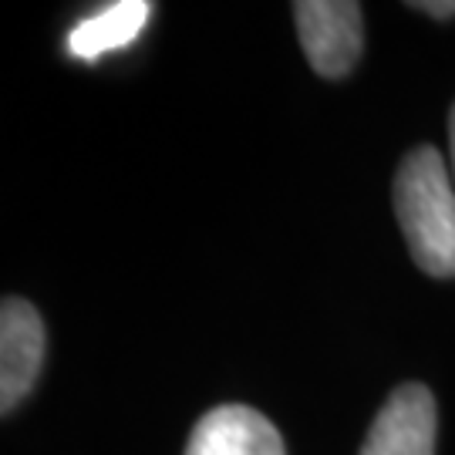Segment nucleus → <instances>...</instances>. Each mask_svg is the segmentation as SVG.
<instances>
[{
    "label": "nucleus",
    "mask_w": 455,
    "mask_h": 455,
    "mask_svg": "<svg viewBox=\"0 0 455 455\" xmlns=\"http://www.w3.org/2000/svg\"><path fill=\"white\" fill-rule=\"evenodd\" d=\"M395 212L411 260L428 276H455V180L439 148H411L398 165Z\"/></svg>",
    "instance_id": "nucleus-1"
},
{
    "label": "nucleus",
    "mask_w": 455,
    "mask_h": 455,
    "mask_svg": "<svg viewBox=\"0 0 455 455\" xmlns=\"http://www.w3.org/2000/svg\"><path fill=\"white\" fill-rule=\"evenodd\" d=\"M300 48L321 78H344L364 48V17L355 0H297L293 4Z\"/></svg>",
    "instance_id": "nucleus-2"
},
{
    "label": "nucleus",
    "mask_w": 455,
    "mask_h": 455,
    "mask_svg": "<svg viewBox=\"0 0 455 455\" xmlns=\"http://www.w3.org/2000/svg\"><path fill=\"white\" fill-rule=\"evenodd\" d=\"M439 408L425 385H402L388 395L361 455H435Z\"/></svg>",
    "instance_id": "nucleus-3"
},
{
    "label": "nucleus",
    "mask_w": 455,
    "mask_h": 455,
    "mask_svg": "<svg viewBox=\"0 0 455 455\" xmlns=\"http://www.w3.org/2000/svg\"><path fill=\"white\" fill-rule=\"evenodd\" d=\"M44 361V324L24 297H4L0 307V411L11 415L34 388Z\"/></svg>",
    "instance_id": "nucleus-4"
},
{
    "label": "nucleus",
    "mask_w": 455,
    "mask_h": 455,
    "mask_svg": "<svg viewBox=\"0 0 455 455\" xmlns=\"http://www.w3.org/2000/svg\"><path fill=\"white\" fill-rule=\"evenodd\" d=\"M186 455H287L276 425L246 405H220L196 422Z\"/></svg>",
    "instance_id": "nucleus-5"
},
{
    "label": "nucleus",
    "mask_w": 455,
    "mask_h": 455,
    "mask_svg": "<svg viewBox=\"0 0 455 455\" xmlns=\"http://www.w3.org/2000/svg\"><path fill=\"white\" fill-rule=\"evenodd\" d=\"M152 4L146 0H118L105 11L78 20L65 37V48L75 61H98L108 51L129 48L139 34L146 31Z\"/></svg>",
    "instance_id": "nucleus-6"
},
{
    "label": "nucleus",
    "mask_w": 455,
    "mask_h": 455,
    "mask_svg": "<svg viewBox=\"0 0 455 455\" xmlns=\"http://www.w3.org/2000/svg\"><path fill=\"white\" fill-rule=\"evenodd\" d=\"M415 11H425L432 17H452L455 14V0H445V4H432V0H422V4H411Z\"/></svg>",
    "instance_id": "nucleus-7"
},
{
    "label": "nucleus",
    "mask_w": 455,
    "mask_h": 455,
    "mask_svg": "<svg viewBox=\"0 0 455 455\" xmlns=\"http://www.w3.org/2000/svg\"><path fill=\"white\" fill-rule=\"evenodd\" d=\"M449 146H452V180H455V108L449 115Z\"/></svg>",
    "instance_id": "nucleus-8"
}]
</instances>
